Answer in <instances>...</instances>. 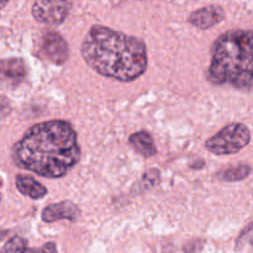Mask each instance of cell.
Segmentation results:
<instances>
[{
	"instance_id": "8992f818",
	"label": "cell",
	"mask_w": 253,
	"mask_h": 253,
	"mask_svg": "<svg viewBox=\"0 0 253 253\" xmlns=\"http://www.w3.org/2000/svg\"><path fill=\"white\" fill-rule=\"evenodd\" d=\"M73 4L69 1H58V0H39L32 5V16L35 20L44 25L62 24L71 12Z\"/></svg>"
},
{
	"instance_id": "ba28073f",
	"label": "cell",
	"mask_w": 253,
	"mask_h": 253,
	"mask_svg": "<svg viewBox=\"0 0 253 253\" xmlns=\"http://www.w3.org/2000/svg\"><path fill=\"white\" fill-rule=\"evenodd\" d=\"M225 11L219 5H209L202 9L194 10L188 16V22L200 30H209L224 20Z\"/></svg>"
},
{
	"instance_id": "4fadbf2b",
	"label": "cell",
	"mask_w": 253,
	"mask_h": 253,
	"mask_svg": "<svg viewBox=\"0 0 253 253\" xmlns=\"http://www.w3.org/2000/svg\"><path fill=\"white\" fill-rule=\"evenodd\" d=\"M27 249V241L22 237L15 236L5 242L1 253H24Z\"/></svg>"
},
{
	"instance_id": "6da1fadb",
	"label": "cell",
	"mask_w": 253,
	"mask_h": 253,
	"mask_svg": "<svg viewBox=\"0 0 253 253\" xmlns=\"http://www.w3.org/2000/svg\"><path fill=\"white\" fill-rule=\"evenodd\" d=\"M82 156L78 135L64 120H51L30 127L11 150L19 168L44 178H62Z\"/></svg>"
},
{
	"instance_id": "7a4b0ae2",
	"label": "cell",
	"mask_w": 253,
	"mask_h": 253,
	"mask_svg": "<svg viewBox=\"0 0 253 253\" xmlns=\"http://www.w3.org/2000/svg\"><path fill=\"white\" fill-rule=\"evenodd\" d=\"M82 56L96 73L120 82L140 78L148 66L147 47L142 40L100 25L86 32Z\"/></svg>"
},
{
	"instance_id": "8fae6325",
	"label": "cell",
	"mask_w": 253,
	"mask_h": 253,
	"mask_svg": "<svg viewBox=\"0 0 253 253\" xmlns=\"http://www.w3.org/2000/svg\"><path fill=\"white\" fill-rule=\"evenodd\" d=\"M26 66L21 58H5L1 61L2 79L20 82L26 76Z\"/></svg>"
},
{
	"instance_id": "277c9868",
	"label": "cell",
	"mask_w": 253,
	"mask_h": 253,
	"mask_svg": "<svg viewBox=\"0 0 253 253\" xmlns=\"http://www.w3.org/2000/svg\"><path fill=\"white\" fill-rule=\"evenodd\" d=\"M251 141V132L245 124L232 123L215 133L205 142L209 152L217 156L234 155L246 147Z\"/></svg>"
},
{
	"instance_id": "52a82bcc",
	"label": "cell",
	"mask_w": 253,
	"mask_h": 253,
	"mask_svg": "<svg viewBox=\"0 0 253 253\" xmlns=\"http://www.w3.org/2000/svg\"><path fill=\"white\" fill-rule=\"evenodd\" d=\"M42 220L47 224L59 221V220H68V221H77L81 217V210L73 202L64 200L61 203L47 205L42 210Z\"/></svg>"
},
{
	"instance_id": "3957f363",
	"label": "cell",
	"mask_w": 253,
	"mask_h": 253,
	"mask_svg": "<svg viewBox=\"0 0 253 253\" xmlns=\"http://www.w3.org/2000/svg\"><path fill=\"white\" fill-rule=\"evenodd\" d=\"M207 79L215 85L253 90V30H231L215 40Z\"/></svg>"
},
{
	"instance_id": "7c38bea8",
	"label": "cell",
	"mask_w": 253,
	"mask_h": 253,
	"mask_svg": "<svg viewBox=\"0 0 253 253\" xmlns=\"http://www.w3.org/2000/svg\"><path fill=\"white\" fill-rule=\"evenodd\" d=\"M252 168L247 165H237L232 166V167L226 168L220 173V179L224 182H239V180H244L251 174Z\"/></svg>"
},
{
	"instance_id": "5b68a950",
	"label": "cell",
	"mask_w": 253,
	"mask_h": 253,
	"mask_svg": "<svg viewBox=\"0 0 253 253\" xmlns=\"http://www.w3.org/2000/svg\"><path fill=\"white\" fill-rule=\"evenodd\" d=\"M36 46L42 58L57 66L66 63L69 57L68 44L63 36L57 31H52V30L42 31L37 40Z\"/></svg>"
},
{
	"instance_id": "5bb4252c",
	"label": "cell",
	"mask_w": 253,
	"mask_h": 253,
	"mask_svg": "<svg viewBox=\"0 0 253 253\" xmlns=\"http://www.w3.org/2000/svg\"><path fill=\"white\" fill-rule=\"evenodd\" d=\"M24 253H57V247L53 242H47L39 249H26Z\"/></svg>"
},
{
	"instance_id": "30bf717a",
	"label": "cell",
	"mask_w": 253,
	"mask_h": 253,
	"mask_svg": "<svg viewBox=\"0 0 253 253\" xmlns=\"http://www.w3.org/2000/svg\"><path fill=\"white\" fill-rule=\"evenodd\" d=\"M128 145L135 150V152L146 158L157 155V147L155 145V141L147 131H138V132L132 133L128 137Z\"/></svg>"
},
{
	"instance_id": "9c48e42d",
	"label": "cell",
	"mask_w": 253,
	"mask_h": 253,
	"mask_svg": "<svg viewBox=\"0 0 253 253\" xmlns=\"http://www.w3.org/2000/svg\"><path fill=\"white\" fill-rule=\"evenodd\" d=\"M15 185L22 195H26L34 200L42 199L48 193L41 183L26 174H17L15 178Z\"/></svg>"
}]
</instances>
